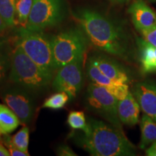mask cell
Here are the masks:
<instances>
[{
  "label": "cell",
  "instance_id": "obj_1",
  "mask_svg": "<svg viewBox=\"0 0 156 156\" xmlns=\"http://www.w3.org/2000/svg\"><path fill=\"white\" fill-rule=\"evenodd\" d=\"M73 16L90 44L95 48L123 59H129V43L120 25L89 9H77L73 12Z\"/></svg>",
  "mask_w": 156,
  "mask_h": 156
},
{
  "label": "cell",
  "instance_id": "obj_2",
  "mask_svg": "<svg viewBox=\"0 0 156 156\" xmlns=\"http://www.w3.org/2000/svg\"><path fill=\"white\" fill-rule=\"evenodd\" d=\"M87 121L88 129L73 136L76 143L91 155H134L135 147L121 129L90 117Z\"/></svg>",
  "mask_w": 156,
  "mask_h": 156
},
{
  "label": "cell",
  "instance_id": "obj_3",
  "mask_svg": "<svg viewBox=\"0 0 156 156\" xmlns=\"http://www.w3.org/2000/svg\"><path fill=\"white\" fill-rule=\"evenodd\" d=\"M53 76L54 74L39 67L14 43L8 75L9 83L24 87L30 92H38L49 85L53 80Z\"/></svg>",
  "mask_w": 156,
  "mask_h": 156
},
{
  "label": "cell",
  "instance_id": "obj_4",
  "mask_svg": "<svg viewBox=\"0 0 156 156\" xmlns=\"http://www.w3.org/2000/svg\"><path fill=\"white\" fill-rule=\"evenodd\" d=\"M54 67L55 70L83 59L89 44L80 28L67 29L51 37Z\"/></svg>",
  "mask_w": 156,
  "mask_h": 156
},
{
  "label": "cell",
  "instance_id": "obj_5",
  "mask_svg": "<svg viewBox=\"0 0 156 156\" xmlns=\"http://www.w3.org/2000/svg\"><path fill=\"white\" fill-rule=\"evenodd\" d=\"M15 44L19 46L39 67L54 74V67L51 37L43 31L31 30L20 27L16 31Z\"/></svg>",
  "mask_w": 156,
  "mask_h": 156
},
{
  "label": "cell",
  "instance_id": "obj_6",
  "mask_svg": "<svg viewBox=\"0 0 156 156\" xmlns=\"http://www.w3.org/2000/svg\"><path fill=\"white\" fill-rule=\"evenodd\" d=\"M85 103L89 110L100 115L112 125L122 129V122L118 115L119 100L106 87L94 83L89 85Z\"/></svg>",
  "mask_w": 156,
  "mask_h": 156
},
{
  "label": "cell",
  "instance_id": "obj_7",
  "mask_svg": "<svg viewBox=\"0 0 156 156\" xmlns=\"http://www.w3.org/2000/svg\"><path fill=\"white\" fill-rule=\"evenodd\" d=\"M64 15L62 0H34L26 28L43 31L61 23Z\"/></svg>",
  "mask_w": 156,
  "mask_h": 156
},
{
  "label": "cell",
  "instance_id": "obj_8",
  "mask_svg": "<svg viewBox=\"0 0 156 156\" xmlns=\"http://www.w3.org/2000/svg\"><path fill=\"white\" fill-rule=\"evenodd\" d=\"M10 83L0 87V98L15 112L23 124H28L34 117L36 108L30 91Z\"/></svg>",
  "mask_w": 156,
  "mask_h": 156
},
{
  "label": "cell",
  "instance_id": "obj_9",
  "mask_svg": "<svg viewBox=\"0 0 156 156\" xmlns=\"http://www.w3.org/2000/svg\"><path fill=\"white\" fill-rule=\"evenodd\" d=\"M83 59L77 60L59 68L52 80L54 90L67 93L70 101L77 96L83 86Z\"/></svg>",
  "mask_w": 156,
  "mask_h": 156
},
{
  "label": "cell",
  "instance_id": "obj_10",
  "mask_svg": "<svg viewBox=\"0 0 156 156\" xmlns=\"http://www.w3.org/2000/svg\"><path fill=\"white\" fill-rule=\"evenodd\" d=\"M86 73L87 77L92 83L106 87L119 101L124 99L129 92L126 84L118 83L112 80L90 60H87L86 64Z\"/></svg>",
  "mask_w": 156,
  "mask_h": 156
},
{
  "label": "cell",
  "instance_id": "obj_11",
  "mask_svg": "<svg viewBox=\"0 0 156 156\" xmlns=\"http://www.w3.org/2000/svg\"><path fill=\"white\" fill-rule=\"evenodd\" d=\"M133 95L143 112L156 122V85L151 83H137Z\"/></svg>",
  "mask_w": 156,
  "mask_h": 156
},
{
  "label": "cell",
  "instance_id": "obj_12",
  "mask_svg": "<svg viewBox=\"0 0 156 156\" xmlns=\"http://www.w3.org/2000/svg\"><path fill=\"white\" fill-rule=\"evenodd\" d=\"M95 64L102 73L118 83L127 84L129 78L126 70L112 58L103 54H95L88 58Z\"/></svg>",
  "mask_w": 156,
  "mask_h": 156
},
{
  "label": "cell",
  "instance_id": "obj_13",
  "mask_svg": "<svg viewBox=\"0 0 156 156\" xmlns=\"http://www.w3.org/2000/svg\"><path fill=\"white\" fill-rule=\"evenodd\" d=\"M132 22L138 30L142 31L156 26V15L142 0H135L129 7Z\"/></svg>",
  "mask_w": 156,
  "mask_h": 156
},
{
  "label": "cell",
  "instance_id": "obj_14",
  "mask_svg": "<svg viewBox=\"0 0 156 156\" xmlns=\"http://www.w3.org/2000/svg\"><path fill=\"white\" fill-rule=\"evenodd\" d=\"M140 105L132 93L118 103V115L122 123L134 126L139 122Z\"/></svg>",
  "mask_w": 156,
  "mask_h": 156
},
{
  "label": "cell",
  "instance_id": "obj_15",
  "mask_svg": "<svg viewBox=\"0 0 156 156\" xmlns=\"http://www.w3.org/2000/svg\"><path fill=\"white\" fill-rule=\"evenodd\" d=\"M137 44L140 48V60L142 70L145 73L156 72L155 47L142 38H137Z\"/></svg>",
  "mask_w": 156,
  "mask_h": 156
},
{
  "label": "cell",
  "instance_id": "obj_16",
  "mask_svg": "<svg viewBox=\"0 0 156 156\" xmlns=\"http://www.w3.org/2000/svg\"><path fill=\"white\" fill-rule=\"evenodd\" d=\"M141 141L140 147L145 149L148 146L156 142V122L147 114L142 117L141 123Z\"/></svg>",
  "mask_w": 156,
  "mask_h": 156
},
{
  "label": "cell",
  "instance_id": "obj_17",
  "mask_svg": "<svg viewBox=\"0 0 156 156\" xmlns=\"http://www.w3.org/2000/svg\"><path fill=\"white\" fill-rule=\"evenodd\" d=\"M20 120L7 105L0 103V127L3 134L14 132L20 124Z\"/></svg>",
  "mask_w": 156,
  "mask_h": 156
},
{
  "label": "cell",
  "instance_id": "obj_18",
  "mask_svg": "<svg viewBox=\"0 0 156 156\" xmlns=\"http://www.w3.org/2000/svg\"><path fill=\"white\" fill-rule=\"evenodd\" d=\"M12 48L9 43L4 41L0 43V87L8 78L11 67Z\"/></svg>",
  "mask_w": 156,
  "mask_h": 156
},
{
  "label": "cell",
  "instance_id": "obj_19",
  "mask_svg": "<svg viewBox=\"0 0 156 156\" xmlns=\"http://www.w3.org/2000/svg\"><path fill=\"white\" fill-rule=\"evenodd\" d=\"M17 0H0V16L2 17L8 28L17 26L16 18Z\"/></svg>",
  "mask_w": 156,
  "mask_h": 156
},
{
  "label": "cell",
  "instance_id": "obj_20",
  "mask_svg": "<svg viewBox=\"0 0 156 156\" xmlns=\"http://www.w3.org/2000/svg\"><path fill=\"white\" fill-rule=\"evenodd\" d=\"M34 0H17L16 17L17 24L23 28H26Z\"/></svg>",
  "mask_w": 156,
  "mask_h": 156
},
{
  "label": "cell",
  "instance_id": "obj_21",
  "mask_svg": "<svg viewBox=\"0 0 156 156\" xmlns=\"http://www.w3.org/2000/svg\"><path fill=\"white\" fill-rule=\"evenodd\" d=\"M67 123L73 129H80L84 132L88 129V124L85 114L80 111H73L70 112L68 115Z\"/></svg>",
  "mask_w": 156,
  "mask_h": 156
},
{
  "label": "cell",
  "instance_id": "obj_22",
  "mask_svg": "<svg viewBox=\"0 0 156 156\" xmlns=\"http://www.w3.org/2000/svg\"><path fill=\"white\" fill-rule=\"evenodd\" d=\"M69 101V97L65 92H57L48 97L43 104V108L57 110L64 108Z\"/></svg>",
  "mask_w": 156,
  "mask_h": 156
},
{
  "label": "cell",
  "instance_id": "obj_23",
  "mask_svg": "<svg viewBox=\"0 0 156 156\" xmlns=\"http://www.w3.org/2000/svg\"><path fill=\"white\" fill-rule=\"evenodd\" d=\"M29 135H30L29 128L27 126H24L15 135L12 136V142L19 150L24 153H28Z\"/></svg>",
  "mask_w": 156,
  "mask_h": 156
},
{
  "label": "cell",
  "instance_id": "obj_24",
  "mask_svg": "<svg viewBox=\"0 0 156 156\" xmlns=\"http://www.w3.org/2000/svg\"><path fill=\"white\" fill-rule=\"evenodd\" d=\"M2 143L4 144L8 150L9 155L12 156H29L28 153H24L18 148H17L12 142V136L8 135V134H4V136L0 138Z\"/></svg>",
  "mask_w": 156,
  "mask_h": 156
},
{
  "label": "cell",
  "instance_id": "obj_25",
  "mask_svg": "<svg viewBox=\"0 0 156 156\" xmlns=\"http://www.w3.org/2000/svg\"><path fill=\"white\" fill-rule=\"evenodd\" d=\"M144 39L156 48V26L140 31Z\"/></svg>",
  "mask_w": 156,
  "mask_h": 156
},
{
  "label": "cell",
  "instance_id": "obj_26",
  "mask_svg": "<svg viewBox=\"0 0 156 156\" xmlns=\"http://www.w3.org/2000/svg\"><path fill=\"white\" fill-rule=\"evenodd\" d=\"M56 155L59 156H77V155L74 152L71 147L66 145H59L56 149Z\"/></svg>",
  "mask_w": 156,
  "mask_h": 156
},
{
  "label": "cell",
  "instance_id": "obj_27",
  "mask_svg": "<svg viewBox=\"0 0 156 156\" xmlns=\"http://www.w3.org/2000/svg\"><path fill=\"white\" fill-rule=\"evenodd\" d=\"M146 154H147V155L150 156H156V142L152 144L146 150Z\"/></svg>",
  "mask_w": 156,
  "mask_h": 156
},
{
  "label": "cell",
  "instance_id": "obj_28",
  "mask_svg": "<svg viewBox=\"0 0 156 156\" xmlns=\"http://www.w3.org/2000/svg\"><path fill=\"white\" fill-rule=\"evenodd\" d=\"M7 28H8V26L6 24L2 17L0 16V35H3L5 34V32Z\"/></svg>",
  "mask_w": 156,
  "mask_h": 156
},
{
  "label": "cell",
  "instance_id": "obj_29",
  "mask_svg": "<svg viewBox=\"0 0 156 156\" xmlns=\"http://www.w3.org/2000/svg\"><path fill=\"white\" fill-rule=\"evenodd\" d=\"M9 153L8 150L6 149V147L3 145L2 143L0 142V156H9Z\"/></svg>",
  "mask_w": 156,
  "mask_h": 156
},
{
  "label": "cell",
  "instance_id": "obj_30",
  "mask_svg": "<svg viewBox=\"0 0 156 156\" xmlns=\"http://www.w3.org/2000/svg\"><path fill=\"white\" fill-rule=\"evenodd\" d=\"M112 2L116 3H119V4H123V3H125L126 2H127L128 0H112Z\"/></svg>",
  "mask_w": 156,
  "mask_h": 156
},
{
  "label": "cell",
  "instance_id": "obj_31",
  "mask_svg": "<svg viewBox=\"0 0 156 156\" xmlns=\"http://www.w3.org/2000/svg\"><path fill=\"white\" fill-rule=\"evenodd\" d=\"M3 132H2V129H1V127H0V138L2 137V135H3Z\"/></svg>",
  "mask_w": 156,
  "mask_h": 156
},
{
  "label": "cell",
  "instance_id": "obj_32",
  "mask_svg": "<svg viewBox=\"0 0 156 156\" xmlns=\"http://www.w3.org/2000/svg\"><path fill=\"white\" fill-rule=\"evenodd\" d=\"M155 54H156V48H155Z\"/></svg>",
  "mask_w": 156,
  "mask_h": 156
}]
</instances>
